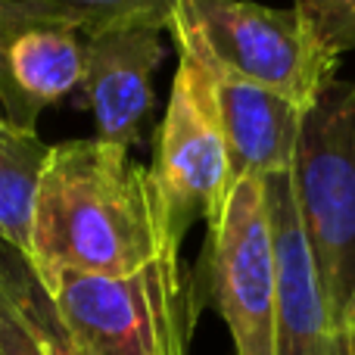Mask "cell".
I'll list each match as a JSON object with an SVG mask.
<instances>
[{"instance_id":"6da1fadb","label":"cell","mask_w":355,"mask_h":355,"mask_svg":"<svg viewBox=\"0 0 355 355\" xmlns=\"http://www.w3.org/2000/svg\"><path fill=\"white\" fill-rule=\"evenodd\" d=\"M168 252L181 246L168 237L147 166L100 137L50 147L28 252L41 284L60 275L125 277Z\"/></svg>"},{"instance_id":"7a4b0ae2","label":"cell","mask_w":355,"mask_h":355,"mask_svg":"<svg viewBox=\"0 0 355 355\" xmlns=\"http://www.w3.org/2000/svg\"><path fill=\"white\" fill-rule=\"evenodd\" d=\"M44 287L75 355H187L200 306L181 252L125 277L60 275Z\"/></svg>"},{"instance_id":"3957f363","label":"cell","mask_w":355,"mask_h":355,"mask_svg":"<svg viewBox=\"0 0 355 355\" xmlns=\"http://www.w3.org/2000/svg\"><path fill=\"white\" fill-rule=\"evenodd\" d=\"M172 37L190 44L215 72L275 91L309 110L334 85L340 56L309 31L302 16L250 0H181Z\"/></svg>"},{"instance_id":"277c9868","label":"cell","mask_w":355,"mask_h":355,"mask_svg":"<svg viewBox=\"0 0 355 355\" xmlns=\"http://www.w3.org/2000/svg\"><path fill=\"white\" fill-rule=\"evenodd\" d=\"M290 181L321 284L346 321L355 293V81H334L306 110Z\"/></svg>"},{"instance_id":"5b68a950","label":"cell","mask_w":355,"mask_h":355,"mask_svg":"<svg viewBox=\"0 0 355 355\" xmlns=\"http://www.w3.org/2000/svg\"><path fill=\"white\" fill-rule=\"evenodd\" d=\"M196 296L215 306L237 355H277V268L262 178L234 181L221 218L206 227Z\"/></svg>"},{"instance_id":"8992f818","label":"cell","mask_w":355,"mask_h":355,"mask_svg":"<svg viewBox=\"0 0 355 355\" xmlns=\"http://www.w3.org/2000/svg\"><path fill=\"white\" fill-rule=\"evenodd\" d=\"M178 44V72L172 97L156 131L153 175L168 237L181 246L196 218L215 225L231 196L234 175L215 103L212 69L193 47Z\"/></svg>"},{"instance_id":"52a82bcc","label":"cell","mask_w":355,"mask_h":355,"mask_svg":"<svg viewBox=\"0 0 355 355\" xmlns=\"http://www.w3.org/2000/svg\"><path fill=\"white\" fill-rule=\"evenodd\" d=\"M87 37L31 0H0V112L37 135L44 110L81 87Z\"/></svg>"},{"instance_id":"ba28073f","label":"cell","mask_w":355,"mask_h":355,"mask_svg":"<svg viewBox=\"0 0 355 355\" xmlns=\"http://www.w3.org/2000/svg\"><path fill=\"white\" fill-rule=\"evenodd\" d=\"M265 200L277 268V355H355V340L318 275L290 172L268 175Z\"/></svg>"},{"instance_id":"9c48e42d","label":"cell","mask_w":355,"mask_h":355,"mask_svg":"<svg viewBox=\"0 0 355 355\" xmlns=\"http://www.w3.org/2000/svg\"><path fill=\"white\" fill-rule=\"evenodd\" d=\"M166 60L162 31L112 28L87 37L81 103L91 110L97 137L131 150L156 103L153 75Z\"/></svg>"},{"instance_id":"30bf717a","label":"cell","mask_w":355,"mask_h":355,"mask_svg":"<svg viewBox=\"0 0 355 355\" xmlns=\"http://www.w3.org/2000/svg\"><path fill=\"white\" fill-rule=\"evenodd\" d=\"M212 81L234 181L290 172L306 110H300L281 94L256 87L250 81L231 78V75H221L215 69Z\"/></svg>"},{"instance_id":"8fae6325","label":"cell","mask_w":355,"mask_h":355,"mask_svg":"<svg viewBox=\"0 0 355 355\" xmlns=\"http://www.w3.org/2000/svg\"><path fill=\"white\" fill-rule=\"evenodd\" d=\"M0 355H75L28 256L0 243Z\"/></svg>"},{"instance_id":"7c38bea8","label":"cell","mask_w":355,"mask_h":355,"mask_svg":"<svg viewBox=\"0 0 355 355\" xmlns=\"http://www.w3.org/2000/svg\"><path fill=\"white\" fill-rule=\"evenodd\" d=\"M53 144L0 122V243L31 252L35 200Z\"/></svg>"},{"instance_id":"4fadbf2b","label":"cell","mask_w":355,"mask_h":355,"mask_svg":"<svg viewBox=\"0 0 355 355\" xmlns=\"http://www.w3.org/2000/svg\"><path fill=\"white\" fill-rule=\"evenodd\" d=\"M47 12L66 19L85 37L112 28L168 31L181 0H31Z\"/></svg>"},{"instance_id":"5bb4252c","label":"cell","mask_w":355,"mask_h":355,"mask_svg":"<svg viewBox=\"0 0 355 355\" xmlns=\"http://www.w3.org/2000/svg\"><path fill=\"white\" fill-rule=\"evenodd\" d=\"M293 10L331 53L355 50V0H296Z\"/></svg>"},{"instance_id":"9a60e30c","label":"cell","mask_w":355,"mask_h":355,"mask_svg":"<svg viewBox=\"0 0 355 355\" xmlns=\"http://www.w3.org/2000/svg\"><path fill=\"white\" fill-rule=\"evenodd\" d=\"M346 327H349V334H352V340H355V293H352L349 309H346Z\"/></svg>"},{"instance_id":"2e32d148","label":"cell","mask_w":355,"mask_h":355,"mask_svg":"<svg viewBox=\"0 0 355 355\" xmlns=\"http://www.w3.org/2000/svg\"><path fill=\"white\" fill-rule=\"evenodd\" d=\"M0 122H3V112H0Z\"/></svg>"}]
</instances>
